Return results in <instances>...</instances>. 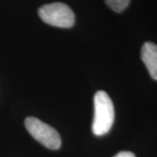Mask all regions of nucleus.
<instances>
[{
	"mask_svg": "<svg viewBox=\"0 0 157 157\" xmlns=\"http://www.w3.org/2000/svg\"><path fill=\"white\" fill-rule=\"evenodd\" d=\"M94 116L93 133L97 136L107 134L114 121V107L112 100L104 91H98L94 95Z\"/></svg>",
	"mask_w": 157,
	"mask_h": 157,
	"instance_id": "nucleus-1",
	"label": "nucleus"
},
{
	"mask_svg": "<svg viewBox=\"0 0 157 157\" xmlns=\"http://www.w3.org/2000/svg\"><path fill=\"white\" fill-rule=\"evenodd\" d=\"M39 15L45 23L60 28H70L75 22V15L72 9L59 2L41 6Z\"/></svg>",
	"mask_w": 157,
	"mask_h": 157,
	"instance_id": "nucleus-2",
	"label": "nucleus"
},
{
	"mask_svg": "<svg viewBox=\"0 0 157 157\" xmlns=\"http://www.w3.org/2000/svg\"><path fill=\"white\" fill-rule=\"evenodd\" d=\"M25 125L30 135L47 148L56 150L61 146V137L56 129L35 117H27Z\"/></svg>",
	"mask_w": 157,
	"mask_h": 157,
	"instance_id": "nucleus-3",
	"label": "nucleus"
},
{
	"mask_svg": "<svg viewBox=\"0 0 157 157\" xmlns=\"http://www.w3.org/2000/svg\"><path fill=\"white\" fill-rule=\"evenodd\" d=\"M141 59L152 78L157 80V45L146 42L141 48Z\"/></svg>",
	"mask_w": 157,
	"mask_h": 157,
	"instance_id": "nucleus-4",
	"label": "nucleus"
},
{
	"mask_svg": "<svg viewBox=\"0 0 157 157\" xmlns=\"http://www.w3.org/2000/svg\"><path fill=\"white\" fill-rule=\"evenodd\" d=\"M107 6L115 12H121L128 6L130 0H105Z\"/></svg>",
	"mask_w": 157,
	"mask_h": 157,
	"instance_id": "nucleus-5",
	"label": "nucleus"
},
{
	"mask_svg": "<svg viewBox=\"0 0 157 157\" xmlns=\"http://www.w3.org/2000/svg\"><path fill=\"white\" fill-rule=\"evenodd\" d=\"M113 157H136L134 153L129 151H121L118 153L117 155H115Z\"/></svg>",
	"mask_w": 157,
	"mask_h": 157,
	"instance_id": "nucleus-6",
	"label": "nucleus"
}]
</instances>
